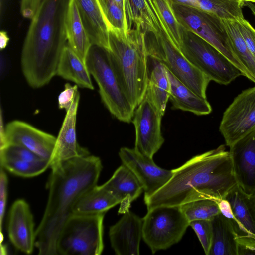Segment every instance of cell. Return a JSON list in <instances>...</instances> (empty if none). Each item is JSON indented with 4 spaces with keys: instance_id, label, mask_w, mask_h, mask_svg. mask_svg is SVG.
<instances>
[{
    "instance_id": "cell-17",
    "label": "cell",
    "mask_w": 255,
    "mask_h": 255,
    "mask_svg": "<svg viewBox=\"0 0 255 255\" xmlns=\"http://www.w3.org/2000/svg\"><path fill=\"white\" fill-rule=\"evenodd\" d=\"M233 171L238 186L255 195V130L230 146Z\"/></svg>"
},
{
    "instance_id": "cell-44",
    "label": "cell",
    "mask_w": 255,
    "mask_h": 255,
    "mask_svg": "<svg viewBox=\"0 0 255 255\" xmlns=\"http://www.w3.org/2000/svg\"><path fill=\"white\" fill-rule=\"evenodd\" d=\"M238 0L243 6L245 3H255V0Z\"/></svg>"
},
{
    "instance_id": "cell-16",
    "label": "cell",
    "mask_w": 255,
    "mask_h": 255,
    "mask_svg": "<svg viewBox=\"0 0 255 255\" xmlns=\"http://www.w3.org/2000/svg\"><path fill=\"white\" fill-rule=\"evenodd\" d=\"M123 10L128 31L141 30L146 36L171 38L160 13L152 0H123ZM172 43V42H171Z\"/></svg>"
},
{
    "instance_id": "cell-24",
    "label": "cell",
    "mask_w": 255,
    "mask_h": 255,
    "mask_svg": "<svg viewBox=\"0 0 255 255\" xmlns=\"http://www.w3.org/2000/svg\"><path fill=\"white\" fill-rule=\"evenodd\" d=\"M68 46L86 64L92 45L74 0H69L65 19Z\"/></svg>"
},
{
    "instance_id": "cell-23",
    "label": "cell",
    "mask_w": 255,
    "mask_h": 255,
    "mask_svg": "<svg viewBox=\"0 0 255 255\" xmlns=\"http://www.w3.org/2000/svg\"><path fill=\"white\" fill-rule=\"evenodd\" d=\"M166 70L170 84L169 99L172 109L190 112L199 116L208 115L212 112V107L206 98L196 94L167 68Z\"/></svg>"
},
{
    "instance_id": "cell-41",
    "label": "cell",
    "mask_w": 255,
    "mask_h": 255,
    "mask_svg": "<svg viewBox=\"0 0 255 255\" xmlns=\"http://www.w3.org/2000/svg\"><path fill=\"white\" fill-rule=\"evenodd\" d=\"M9 41V38L7 34L5 31H0V48L1 50L4 49Z\"/></svg>"
},
{
    "instance_id": "cell-37",
    "label": "cell",
    "mask_w": 255,
    "mask_h": 255,
    "mask_svg": "<svg viewBox=\"0 0 255 255\" xmlns=\"http://www.w3.org/2000/svg\"><path fill=\"white\" fill-rule=\"evenodd\" d=\"M78 93L79 92L77 85L72 86L70 83H66L64 90L58 96L59 108L64 109L67 112L70 108Z\"/></svg>"
},
{
    "instance_id": "cell-35",
    "label": "cell",
    "mask_w": 255,
    "mask_h": 255,
    "mask_svg": "<svg viewBox=\"0 0 255 255\" xmlns=\"http://www.w3.org/2000/svg\"><path fill=\"white\" fill-rule=\"evenodd\" d=\"M189 226L194 230L204 251L208 255L212 243V228L211 220H196L189 222Z\"/></svg>"
},
{
    "instance_id": "cell-5",
    "label": "cell",
    "mask_w": 255,
    "mask_h": 255,
    "mask_svg": "<svg viewBox=\"0 0 255 255\" xmlns=\"http://www.w3.org/2000/svg\"><path fill=\"white\" fill-rule=\"evenodd\" d=\"M86 65L98 84L101 100L110 113L121 122L130 123L135 109L123 88L109 52L92 45L87 56Z\"/></svg>"
},
{
    "instance_id": "cell-22",
    "label": "cell",
    "mask_w": 255,
    "mask_h": 255,
    "mask_svg": "<svg viewBox=\"0 0 255 255\" xmlns=\"http://www.w3.org/2000/svg\"><path fill=\"white\" fill-rule=\"evenodd\" d=\"M92 45L109 49V26L98 0H74Z\"/></svg>"
},
{
    "instance_id": "cell-7",
    "label": "cell",
    "mask_w": 255,
    "mask_h": 255,
    "mask_svg": "<svg viewBox=\"0 0 255 255\" xmlns=\"http://www.w3.org/2000/svg\"><path fill=\"white\" fill-rule=\"evenodd\" d=\"M171 0L173 11L181 25L215 47L248 78L247 71L234 52L222 19L197 7Z\"/></svg>"
},
{
    "instance_id": "cell-38",
    "label": "cell",
    "mask_w": 255,
    "mask_h": 255,
    "mask_svg": "<svg viewBox=\"0 0 255 255\" xmlns=\"http://www.w3.org/2000/svg\"><path fill=\"white\" fill-rule=\"evenodd\" d=\"M8 179L4 169L0 167V242L3 241V236L2 233V221L4 216L6 201L7 197Z\"/></svg>"
},
{
    "instance_id": "cell-33",
    "label": "cell",
    "mask_w": 255,
    "mask_h": 255,
    "mask_svg": "<svg viewBox=\"0 0 255 255\" xmlns=\"http://www.w3.org/2000/svg\"><path fill=\"white\" fill-rule=\"evenodd\" d=\"M109 26V30L126 35L128 26L123 8L112 0L100 3Z\"/></svg>"
},
{
    "instance_id": "cell-28",
    "label": "cell",
    "mask_w": 255,
    "mask_h": 255,
    "mask_svg": "<svg viewBox=\"0 0 255 255\" xmlns=\"http://www.w3.org/2000/svg\"><path fill=\"white\" fill-rule=\"evenodd\" d=\"M120 204L119 201L102 185L93 186L79 198L73 214H95L105 213Z\"/></svg>"
},
{
    "instance_id": "cell-43",
    "label": "cell",
    "mask_w": 255,
    "mask_h": 255,
    "mask_svg": "<svg viewBox=\"0 0 255 255\" xmlns=\"http://www.w3.org/2000/svg\"><path fill=\"white\" fill-rule=\"evenodd\" d=\"M246 6L249 7L255 18V5L251 3H247Z\"/></svg>"
},
{
    "instance_id": "cell-31",
    "label": "cell",
    "mask_w": 255,
    "mask_h": 255,
    "mask_svg": "<svg viewBox=\"0 0 255 255\" xmlns=\"http://www.w3.org/2000/svg\"><path fill=\"white\" fill-rule=\"evenodd\" d=\"M0 167L9 172L23 177L37 176L50 167V160L42 159L35 161L3 160H0Z\"/></svg>"
},
{
    "instance_id": "cell-42",
    "label": "cell",
    "mask_w": 255,
    "mask_h": 255,
    "mask_svg": "<svg viewBox=\"0 0 255 255\" xmlns=\"http://www.w3.org/2000/svg\"><path fill=\"white\" fill-rule=\"evenodd\" d=\"M178 2L188 5L193 7H198L197 0H174Z\"/></svg>"
},
{
    "instance_id": "cell-6",
    "label": "cell",
    "mask_w": 255,
    "mask_h": 255,
    "mask_svg": "<svg viewBox=\"0 0 255 255\" xmlns=\"http://www.w3.org/2000/svg\"><path fill=\"white\" fill-rule=\"evenodd\" d=\"M105 213L71 216L57 243L58 255H100L104 249Z\"/></svg>"
},
{
    "instance_id": "cell-45",
    "label": "cell",
    "mask_w": 255,
    "mask_h": 255,
    "mask_svg": "<svg viewBox=\"0 0 255 255\" xmlns=\"http://www.w3.org/2000/svg\"><path fill=\"white\" fill-rule=\"evenodd\" d=\"M6 254V248L4 247V245H2V244H0V255H4Z\"/></svg>"
},
{
    "instance_id": "cell-2",
    "label": "cell",
    "mask_w": 255,
    "mask_h": 255,
    "mask_svg": "<svg viewBox=\"0 0 255 255\" xmlns=\"http://www.w3.org/2000/svg\"><path fill=\"white\" fill-rule=\"evenodd\" d=\"M172 170L170 180L144 199L147 210L159 206H180L202 199L219 202L238 185L229 152L224 145L196 155Z\"/></svg>"
},
{
    "instance_id": "cell-27",
    "label": "cell",
    "mask_w": 255,
    "mask_h": 255,
    "mask_svg": "<svg viewBox=\"0 0 255 255\" xmlns=\"http://www.w3.org/2000/svg\"><path fill=\"white\" fill-rule=\"evenodd\" d=\"M56 75L73 82L81 88L94 89L87 65L66 45L60 59Z\"/></svg>"
},
{
    "instance_id": "cell-18",
    "label": "cell",
    "mask_w": 255,
    "mask_h": 255,
    "mask_svg": "<svg viewBox=\"0 0 255 255\" xmlns=\"http://www.w3.org/2000/svg\"><path fill=\"white\" fill-rule=\"evenodd\" d=\"M79 100L78 93L70 108L66 112L50 159L51 168L62 162L90 155L88 149L80 146L77 141L76 125Z\"/></svg>"
},
{
    "instance_id": "cell-34",
    "label": "cell",
    "mask_w": 255,
    "mask_h": 255,
    "mask_svg": "<svg viewBox=\"0 0 255 255\" xmlns=\"http://www.w3.org/2000/svg\"><path fill=\"white\" fill-rule=\"evenodd\" d=\"M43 158L28 149L14 144L0 145V160H16L35 161Z\"/></svg>"
},
{
    "instance_id": "cell-39",
    "label": "cell",
    "mask_w": 255,
    "mask_h": 255,
    "mask_svg": "<svg viewBox=\"0 0 255 255\" xmlns=\"http://www.w3.org/2000/svg\"><path fill=\"white\" fill-rule=\"evenodd\" d=\"M42 0H21L20 12L26 18L31 19Z\"/></svg>"
},
{
    "instance_id": "cell-29",
    "label": "cell",
    "mask_w": 255,
    "mask_h": 255,
    "mask_svg": "<svg viewBox=\"0 0 255 255\" xmlns=\"http://www.w3.org/2000/svg\"><path fill=\"white\" fill-rule=\"evenodd\" d=\"M236 57L248 74V79L255 83V57L246 45L238 28L237 21L222 19Z\"/></svg>"
},
{
    "instance_id": "cell-47",
    "label": "cell",
    "mask_w": 255,
    "mask_h": 255,
    "mask_svg": "<svg viewBox=\"0 0 255 255\" xmlns=\"http://www.w3.org/2000/svg\"><path fill=\"white\" fill-rule=\"evenodd\" d=\"M99 0V2L100 3H102L106 2V1H108L109 0Z\"/></svg>"
},
{
    "instance_id": "cell-14",
    "label": "cell",
    "mask_w": 255,
    "mask_h": 255,
    "mask_svg": "<svg viewBox=\"0 0 255 255\" xmlns=\"http://www.w3.org/2000/svg\"><path fill=\"white\" fill-rule=\"evenodd\" d=\"M119 155L122 164L131 171L142 186L144 199L160 189L173 175L172 170L160 167L153 158L141 154L134 148L122 147Z\"/></svg>"
},
{
    "instance_id": "cell-8",
    "label": "cell",
    "mask_w": 255,
    "mask_h": 255,
    "mask_svg": "<svg viewBox=\"0 0 255 255\" xmlns=\"http://www.w3.org/2000/svg\"><path fill=\"white\" fill-rule=\"evenodd\" d=\"M179 50L194 66L211 81L227 85L240 76V69L215 47L183 27Z\"/></svg>"
},
{
    "instance_id": "cell-30",
    "label": "cell",
    "mask_w": 255,
    "mask_h": 255,
    "mask_svg": "<svg viewBox=\"0 0 255 255\" xmlns=\"http://www.w3.org/2000/svg\"><path fill=\"white\" fill-rule=\"evenodd\" d=\"M179 206L189 222L196 220H211L221 212L219 202L209 199L195 200Z\"/></svg>"
},
{
    "instance_id": "cell-10",
    "label": "cell",
    "mask_w": 255,
    "mask_h": 255,
    "mask_svg": "<svg viewBox=\"0 0 255 255\" xmlns=\"http://www.w3.org/2000/svg\"><path fill=\"white\" fill-rule=\"evenodd\" d=\"M146 46L149 58L162 64L194 93L206 98V90L210 79L191 64L165 36L158 38L146 36Z\"/></svg>"
},
{
    "instance_id": "cell-32",
    "label": "cell",
    "mask_w": 255,
    "mask_h": 255,
    "mask_svg": "<svg viewBox=\"0 0 255 255\" xmlns=\"http://www.w3.org/2000/svg\"><path fill=\"white\" fill-rule=\"evenodd\" d=\"M169 34L171 42L178 49L183 34V27L173 11L171 0H152Z\"/></svg>"
},
{
    "instance_id": "cell-20",
    "label": "cell",
    "mask_w": 255,
    "mask_h": 255,
    "mask_svg": "<svg viewBox=\"0 0 255 255\" xmlns=\"http://www.w3.org/2000/svg\"><path fill=\"white\" fill-rule=\"evenodd\" d=\"M10 241L19 251L31 254L35 243L33 217L28 203L24 200L15 201L10 208L8 221Z\"/></svg>"
},
{
    "instance_id": "cell-15",
    "label": "cell",
    "mask_w": 255,
    "mask_h": 255,
    "mask_svg": "<svg viewBox=\"0 0 255 255\" xmlns=\"http://www.w3.org/2000/svg\"><path fill=\"white\" fill-rule=\"evenodd\" d=\"M56 141V137L53 135L19 120L8 123L0 132V145L4 144L19 145L50 160Z\"/></svg>"
},
{
    "instance_id": "cell-26",
    "label": "cell",
    "mask_w": 255,
    "mask_h": 255,
    "mask_svg": "<svg viewBox=\"0 0 255 255\" xmlns=\"http://www.w3.org/2000/svg\"><path fill=\"white\" fill-rule=\"evenodd\" d=\"M211 222L212 239L208 255H238L237 236L228 218L220 212Z\"/></svg>"
},
{
    "instance_id": "cell-9",
    "label": "cell",
    "mask_w": 255,
    "mask_h": 255,
    "mask_svg": "<svg viewBox=\"0 0 255 255\" xmlns=\"http://www.w3.org/2000/svg\"><path fill=\"white\" fill-rule=\"evenodd\" d=\"M142 219V239L152 254L178 243L189 226L179 206L154 207Z\"/></svg>"
},
{
    "instance_id": "cell-13",
    "label": "cell",
    "mask_w": 255,
    "mask_h": 255,
    "mask_svg": "<svg viewBox=\"0 0 255 255\" xmlns=\"http://www.w3.org/2000/svg\"><path fill=\"white\" fill-rule=\"evenodd\" d=\"M162 116L144 96L135 109L132 118L135 130L134 148L152 158L164 142L161 128Z\"/></svg>"
},
{
    "instance_id": "cell-36",
    "label": "cell",
    "mask_w": 255,
    "mask_h": 255,
    "mask_svg": "<svg viewBox=\"0 0 255 255\" xmlns=\"http://www.w3.org/2000/svg\"><path fill=\"white\" fill-rule=\"evenodd\" d=\"M236 20L246 45L255 57V29L244 17L238 18Z\"/></svg>"
},
{
    "instance_id": "cell-4",
    "label": "cell",
    "mask_w": 255,
    "mask_h": 255,
    "mask_svg": "<svg viewBox=\"0 0 255 255\" xmlns=\"http://www.w3.org/2000/svg\"><path fill=\"white\" fill-rule=\"evenodd\" d=\"M146 34L131 29L126 35L109 30V49L123 88L135 109L143 99L148 79Z\"/></svg>"
},
{
    "instance_id": "cell-46",
    "label": "cell",
    "mask_w": 255,
    "mask_h": 255,
    "mask_svg": "<svg viewBox=\"0 0 255 255\" xmlns=\"http://www.w3.org/2000/svg\"><path fill=\"white\" fill-rule=\"evenodd\" d=\"M112 0L123 8V0Z\"/></svg>"
},
{
    "instance_id": "cell-1",
    "label": "cell",
    "mask_w": 255,
    "mask_h": 255,
    "mask_svg": "<svg viewBox=\"0 0 255 255\" xmlns=\"http://www.w3.org/2000/svg\"><path fill=\"white\" fill-rule=\"evenodd\" d=\"M98 157L88 155L62 162L52 167L47 183L48 201L35 233L40 255H57L61 230L82 195L97 185L102 169Z\"/></svg>"
},
{
    "instance_id": "cell-3",
    "label": "cell",
    "mask_w": 255,
    "mask_h": 255,
    "mask_svg": "<svg viewBox=\"0 0 255 255\" xmlns=\"http://www.w3.org/2000/svg\"><path fill=\"white\" fill-rule=\"evenodd\" d=\"M69 0H42L31 19L23 43L21 64L31 87L47 84L56 75L67 45L65 19Z\"/></svg>"
},
{
    "instance_id": "cell-21",
    "label": "cell",
    "mask_w": 255,
    "mask_h": 255,
    "mask_svg": "<svg viewBox=\"0 0 255 255\" xmlns=\"http://www.w3.org/2000/svg\"><path fill=\"white\" fill-rule=\"evenodd\" d=\"M102 185L119 201V214L129 211L132 202L143 191L142 186L134 174L123 164Z\"/></svg>"
},
{
    "instance_id": "cell-19",
    "label": "cell",
    "mask_w": 255,
    "mask_h": 255,
    "mask_svg": "<svg viewBox=\"0 0 255 255\" xmlns=\"http://www.w3.org/2000/svg\"><path fill=\"white\" fill-rule=\"evenodd\" d=\"M143 219L130 210L110 227L111 246L117 255H139Z\"/></svg>"
},
{
    "instance_id": "cell-12",
    "label": "cell",
    "mask_w": 255,
    "mask_h": 255,
    "mask_svg": "<svg viewBox=\"0 0 255 255\" xmlns=\"http://www.w3.org/2000/svg\"><path fill=\"white\" fill-rule=\"evenodd\" d=\"M221 212L230 220L237 241H255V195H249L237 185L219 202Z\"/></svg>"
},
{
    "instance_id": "cell-40",
    "label": "cell",
    "mask_w": 255,
    "mask_h": 255,
    "mask_svg": "<svg viewBox=\"0 0 255 255\" xmlns=\"http://www.w3.org/2000/svg\"><path fill=\"white\" fill-rule=\"evenodd\" d=\"M238 255H255V241H237Z\"/></svg>"
},
{
    "instance_id": "cell-25",
    "label": "cell",
    "mask_w": 255,
    "mask_h": 255,
    "mask_svg": "<svg viewBox=\"0 0 255 255\" xmlns=\"http://www.w3.org/2000/svg\"><path fill=\"white\" fill-rule=\"evenodd\" d=\"M148 58L151 60L152 67L150 72L148 71L145 96L163 116L170 92V84L167 70L161 63L149 57Z\"/></svg>"
},
{
    "instance_id": "cell-11",
    "label": "cell",
    "mask_w": 255,
    "mask_h": 255,
    "mask_svg": "<svg viewBox=\"0 0 255 255\" xmlns=\"http://www.w3.org/2000/svg\"><path fill=\"white\" fill-rule=\"evenodd\" d=\"M255 130V86L243 91L224 112L219 131L230 146Z\"/></svg>"
}]
</instances>
